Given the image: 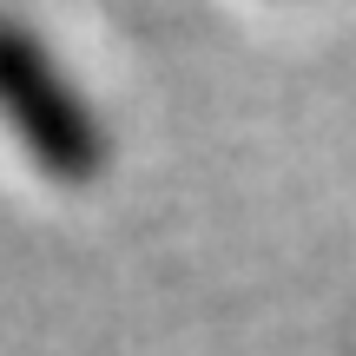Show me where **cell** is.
I'll return each mask as SVG.
<instances>
[{
  "label": "cell",
  "mask_w": 356,
  "mask_h": 356,
  "mask_svg": "<svg viewBox=\"0 0 356 356\" xmlns=\"http://www.w3.org/2000/svg\"><path fill=\"white\" fill-rule=\"evenodd\" d=\"M0 99L20 113V132L66 178H79L86 165H99V132L86 126V113L73 106V92L53 79L47 53H33L20 33H0Z\"/></svg>",
  "instance_id": "1"
}]
</instances>
